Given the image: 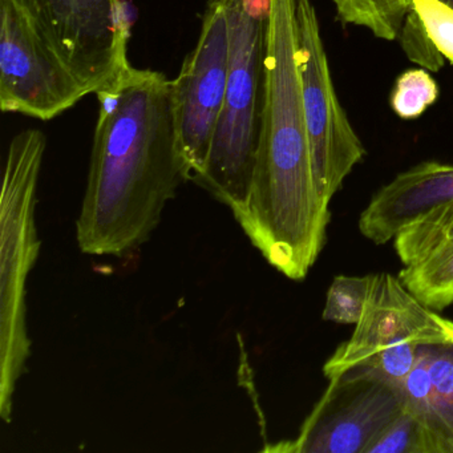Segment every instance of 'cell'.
I'll return each mask as SVG.
<instances>
[{"label":"cell","instance_id":"cell-2","mask_svg":"<svg viewBox=\"0 0 453 453\" xmlns=\"http://www.w3.org/2000/svg\"><path fill=\"white\" fill-rule=\"evenodd\" d=\"M296 0H270L265 104L250 195L234 217L270 261L311 258L330 209L315 184L296 51Z\"/></svg>","mask_w":453,"mask_h":453},{"label":"cell","instance_id":"cell-8","mask_svg":"<svg viewBox=\"0 0 453 453\" xmlns=\"http://www.w3.org/2000/svg\"><path fill=\"white\" fill-rule=\"evenodd\" d=\"M229 22L222 0H209L200 38L171 81L180 152L195 181L208 163L229 75Z\"/></svg>","mask_w":453,"mask_h":453},{"label":"cell","instance_id":"cell-5","mask_svg":"<svg viewBox=\"0 0 453 453\" xmlns=\"http://www.w3.org/2000/svg\"><path fill=\"white\" fill-rule=\"evenodd\" d=\"M452 320L421 303L399 277L372 275L365 311L349 341L323 365L326 378L341 373L368 376L402 387L421 344L447 341Z\"/></svg>","mask_w":453,"mask_h":453},{"label":"cell","instance_id":"cell-21","mask_svg":"<svg viewBox=\"0 0 453 453\" xmlns=\"http://www.w3.org/2000/svg\"><path fill=\"white\" fill-rule=\"evenodd\" d=\"M444 2H447L448 4L453 7V0H444Z\"/></svg>","mask_w":453,"mask_h":453},{"label":"cell","instance_id":"cell-4","mask_svg":"<svg viewBox=\"0 0 453 453\" xmlns=\"http://www.w3.org/2000/svg\"><path fill=\"white\" fill-rule=\"evenodd\" d=\"M46 152L38 129L12 139L0 198V416L12 418L18 380L31 354L26 322V283L41 250L35 225L36 190Z\"/></svg>","mask_w":453,"mask_h":453},{"label":"cell","instance_id":"cell-1","mask_svg":"<svg viewBox=\"0 0 453 453\" xmlns=\"http://www.w3.org/2000/svg\"><path fill=\"white\" fill-rule=\"evenodd\" d=\"M96 96L100 110L76 240L83 253L124 257L150 240L190 173L164 73L129 65Z\"/></svg>","mask_w":453,"mask_h":453},{"label":"cell","instance_id":"cell-18","mask_svg":"<svg viewBox=\"0 0 453 453\" xmlns=\"http://www.w3.org/2000/svg\"><path fill=\"white\" fill-rule=\"evenodd\" d=\"M437 97L439 86L431 73L421 68H412L397 76L389 104L400 119L413 120L420 118Z\"/></svg>","mask_w":453,"mask_h":453},{"label":"cell","instance_id":"cell-15","mask_svg":"<svg viewBox=\"0 0 453 453\" xmlns=\"http://www.w3.org/2000/svg\"><path fill=\"white\" fill-rule=\"evenodd\" d=\"M453 235V205L429 211L397 233L394 248L404 266Z\"/></svg>","mask_w":453,"mask_h":453},{"label":"cell","instance_id":"cell-16","mask_svg":"<svg viewBox=\"0 0 453 453\" xmlns=\"http://www.w3.org/2000/svg\"><path fill=\"white\" fill-rule=\"evenodd\" d=\"M365 453H439V448L426 424L404 407Z\"/></svg>","mask_w":453,"mask_h":453},{"label":"cell","instance_id":"cell-12","mask_svg":"<svg viewBox=\"0 0 453 453\" xmlns=\"http://www.w3.org/2000/svg\"><path fill=\"white\" fill-rule=\"evenodd\" d=\"M400 389L404 407L426 424L439 453H453V335L418 347Z\"/></svg>","mask_w":453,"mask_h":453},{"label":"cell","instance_id":"cell-19","mask_svg":"<svg viewBox=\"0 0 453 453\" xmlns=\"http://www.w3.org/2000/svg\"><path fill=\"white\" fill-rule=\"evenodd\" d=\"M411 9L434 49L453 65V7L444 0H411Z\"/></svg>","mask_w":453,"mask_h":453},{"label":"cell","instance_id":"cell-11","mask_svg":"<svg viewBox=\"0 0 453 453\" xmlns=\"http://www.w3.org/2000/svg\"><path fill=\"white\" fill-rule=\"evenodd\" d=\"M448 205H453V164L424 161L373 195L360 214L359 230L376 245H384L416 219Z\"/></svg>","mask_w":453,"mask_h":453},{"label":"cell","instance_id":"cell-17","mask_svg":"<svg viewBox=\"0 0 453 453\" xmlns=\"http://www.w3.org/2000/svg\"><path fill=\"white\" fill-rule=\"evenodd\" d=\"M372 275L334 278L326 296L322 318L338 325H357L365 311Z\"/></svg>","mask_w":453,"mask_h":453},{"label":"cell","instance_id":"cell-3","mask_svg":"<svg viewBox=\"0 0 453 453\" xmlns=\"http://www.w3.org/2000/svg\"><path fill=\"white\" fill-rule=\"evenodd\" d=\"M222 4L230 35L226 95L208 163L193 182L237 217L250 195L258 152L270 0H222Z\"/></svg>","mask_w":453,"mask_h":453},{"label":"cell","instance_id":"cell-20","mask_svg":"<svg viewBox=\"0 0 453 453\" xmlns=\"http://www.w3.org/2000/svg\"><path fill=\"white\" fill-rule=\"evenodd\" d=\"M400 43L407 57L413 63L423 65L426 70L439 71L444 65V58L434 49V44L421 27L420 20L412 9L405 17L399 34Z\"/></svg>","mask_w":453,"mask_h":453},{"label":"cell","instance_id":"cell-7","mask_svg":"<svg viewBox=\"0 0 453 453\" xmlns=\"http://www.w3.org/2000/svg\"><path fill=\"white\" fill-rule=\"evenodd\" d=\"M296 51L318 192L330 205L365 148L344 112L331 78L312 0H296Z\"/></svg>","mask_w":453,"mask_h":453},{"label":"cell","instance_id":"cell-6","mask_svg":"<svg viewBox=\"0 0 453 453\" xmlns=\"http://www.w3.org/2000/svg\"><path fill=\"white\" fill-rule=\"evenodd\" d=\"M14 2L87 94H96L128 67V25L120 0Z\"/></svg>","mask_w":453,"mask_h":453},{"label":"cell","instance_id":"cell-10","mask_svg":"<svg viewBox=\"0 0 453 453\" xmlns=\"http://www.w3.org/2000/svg\"><path fill=\"white\" fill-rule=\"evenodd\" d=\"M328 381L298 437L269 450L365 453L404 408L402 389L386 381L346 372Z\"/></svg>","mask_w":453,"mask_h":453},{"label":"cell","instance_id":"cell-9","mask_svg":"<svg viewBox=\"0 0 453 453\" xmlns=\"http://www.w3.org/2000/svg\"><path fill=\"white\" fill-rule=\"evenodd\" d=\"M14 0H0V108L51 120L87 96Z\"/></svg>","mask_w":453,"mask_h":453},{"label":"cell","instance_id":"cell-13","mask_svg":"<svg viewBox=\"0 0 453 453\" xmlns=\"http://www.w3.org/2000/svg\"><path fill=\"white\" fill-rule=\"evenodd\" d=\"M403 285L434 311L453 304V235L399 273Z\"/></svg>","mask_w":453,"mask_h":453},{"label":"cell","instance_id":"cell-14","mask_svg":"<svg viewBox=\"0 0 453 453\" xmlns=\"http://www.w3.org/2000/svg\"><path fill=\"white\" fill-rule=\"evenodd\" d=\"M339 20L370 31L375 38H399L411 0H333Z\"/></svg>","mask_w":453,"mask_h":453}]
</instances>
